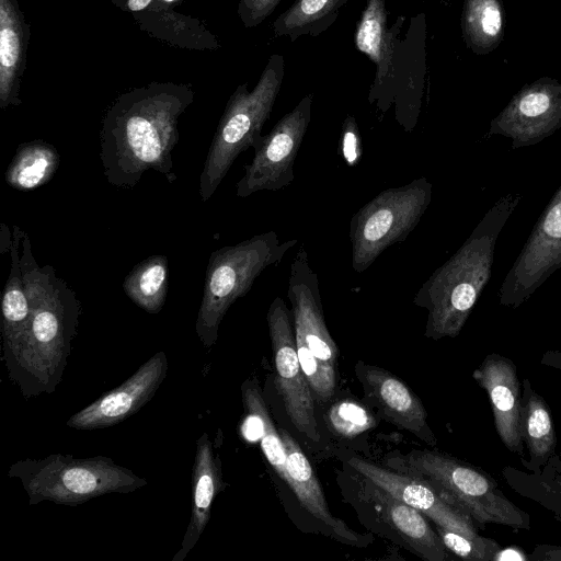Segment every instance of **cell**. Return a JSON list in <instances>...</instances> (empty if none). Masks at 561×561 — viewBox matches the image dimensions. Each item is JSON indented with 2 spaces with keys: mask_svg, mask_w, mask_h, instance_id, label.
I'll return each mask as SVG.
<instances>
[{
  "mask_svg": "<svg viewBox=\"0 0 561 561\" xmlns=\"http://www.w3.org/2000/svg\"><path fill=\"white\" fill-rule=\"evenodd\" d=\"M463 39L477 55L492 53L504 35L501 0H466L461 15Z\"/></svg>",
  "mask_w": 561,
  "mask_h": 561,
  "instance_id": "25",
  "label": "cell"
},
{
  "mask_svg": "<svg viewBox=\"0 0 561 561\" xmlns=\"http://www.w3.org/2000/svg\"><path fill=\"white\" fill-rule=\"evenodd\" d=\"M389 466L428 483L442 497L480 524L528 528V515L506 499L484 472L448 455L412 450Z\"/></svg>",
  "mask_w": 561,
  "mask_h": 561,
  "instance_id": "6",
  "label": "cell"
},
{
  "mask_svg": "<svg viewBox=\"0 0 561 561\" xmlns=\"http://www.w3.org/2000/svg\"><path fill=\"white\" fill-rule=\"evenodd\" d=\"M280 0H241L239 14L247 26L262 22Z\"/></svg>",
  "mask_w": 561,
  "mask_h": 561,
  "instance_id": "34",
  "label": "cell"
},
{
  "mask_svg": "<svg viewBox=\"0 0 561 561\" xmlns=\"http://www.w3.org/2000/svg\"><path fill=\"white\" fill-rule=\"evenodd\" d=\"M346 0H298L277 21L275 32L278 35H295L308 26L329 16Z\"/></svg>",
  "mask_w": 561,
  "mask_h": 561,
  "instance_id": "31",
  "label": "cell"
},
{
  "mask_svg": "<svg viewBox=\"0 0 561 561\" xmlns=\"http://www.w3.org/2000/svg\"><path fill=\"white\" fill-rule=\"evenodd\" d=\"M536 560L561 561V546H539L533 553Z\"/></svg>",
  "mask_w": 561,
  "mask_h": 561,
  "instance_id": "35",
  "label": "cell"
},
{
  "mask_svg": "<svg viewBox=\"0 0 561 561\" xmlns=\"http://www.w3.org/2000/svg\"><path fill=\"white\" fill-rule=\"evenodd\" d=\"M284 77V61L273 55L252 91L239 85L219 121L199 176V196L207 202L237 157L252 147L270 118Z\"/></svg>",
  "mask_w": 561,
  "mask_h": 561,
  "instance_id": "7",
  "label": "cell"
},
{
  "mask_svg": "<svg viewBox=\"0 0 561 561\" xmlns=\"http://www.w3.org/2000/svg\"><path fill=\"white\" fill-rule=\"evenodd\" d=\"M28 32L15 0H0V108L19 105Z\"/></svg>",
  "mask_w": 561,
  "mask_h": 561,
  "instance_id": "22",
  "label": "cell"
},
{
  "mask_svg": "<svg viewBox=\"0 0 561 561\" xmlns=\"http://www.w3.org/2000/svg\"><path fill=\"white\" fill-rule=\"evenodd\" d=\"M435 528L446 549L461 559L490 561L500 550L496 541L479 535L470 537L438 525Z\"/></svg>",
  "mask_w": 561,
  "mask_h": 561,
  "instance_id": "32",
  "label": "cell"
},
{
  "mask_svg": "<svg viewBox=\"0 0 561 561\" xmlns=\"http://www.w3.org/2000/svg\"><path fill=\"white\" fill-rule=\"evenodd\" d=\"M287 297L291 305L298 358L314 400L327 402L336 387L339 347L324 320L318 274L302 244L290 264Z\"/></svg>",
  "mask_w": 561,
  "mask_h": 561,
  "instance_id": "8",
  "label": "cell"
},
{
  "mask_svg": "<svg viewBox=\"0 0 561 561\" xmlns=\"http://www.w3.org/2000/svg\"><path fill=\"white\" fill-rule=\"evenodd\" d=\"M342 151L350 165L357 164L362 151L358 127L353 116H347L342 126Z\"/></svg>",
  "mask_w": 561,
  "mask_h": 561,
  "instance_id": "33",
  "label": "cell"
},
{
  "mask_svg": "<svg viewBox=\"0 0 561 561\" xmlns=\"http://www.w3.org/2000/svg\"><path fill=\"white\" fill-rule=\"evenodd\" d=\"M297 242H282L271 230L211 252L195 324L205 347L217 342L220 323L231 305L250 291L264 270L279 264Z\"/></svg>",
  "mask_w": 561,
  "mask_h": 561,
  "instance_id": "5",
  "label": "cell"
},
{
  "mask_svg": "<svg viewBox=\"0 0 561 561\" xmlns=\"http://www.w3.org/2000/svg\"><path fill=\"white\" fill-rule=\"evenodd\" d=\"M561 268V186L534 226L499 290L502 306L517 308Z\"/></svg>",
  "mask_w": 561,
  "mask_h": 561,
  "instance_id": "11",
  "label": "cell"
},
{
  "mask_svg": "<svg viewBox=\"0 0 561 561\" xmlns=\"http://www.w3.org/2000/svg\"><path fill=\"white\" fill-rule=\"evenodd\" d=\"M329 428L344 438L356 437L376 425L374 414L362 403L342 399L333 403L325 414Z\"/></svg>",
  "mask_w": 561,
  "mask_h": 561,
  "instance_id": "30",
  "label": "cell"
},
{
  "mask_svg": "<svg viewBox=\"0 0 561 561\" xmlns=\"http://www.w3.org/2000/svg\"><path fill=\"white\" fill-rule=\"evenodd\" d=\"M368 483V500L374 501L382 519L414 553L428 561H444L448 558L440 537L430 526L423 513L378 485Z\"/></svg>",
  "mask_w": 561,
  "mask_h": 561,
  "instance_id": "19",
  "label": "cell"
},
{
  "mask_svg": "<svg viewBox=\"0 0 561 561\" xmlns=\"http://www.w3.org/2000/svg\"><path fill=\"white\" fill-rule=\"evenodd\" d=\"M561 128V81L541 77L524 84L491 121L486 136H503L512 149L530 147Z\"/></svg>",
  "mask_w": 561,
  "mask_h": 561,
  "instance_id": "13",
  "label": "cell"
},
{
  "mask_svg": "<svg viewBox=\"0 0 561 561\" xmlns=\"http://www.w3.org/2000/svg\"><path fill=\"white\" fill-rule=\"evenodd\" d=\"M159 1H161V2H163V3H165V4H168V3H174V2H178V1H180V0H159Z\"/></svg>",
  "mask_w": 561,
  "mask_h": 561,
  "instance_id": "38",
  "label": "cell"
},
{
  "mask_svg": "<svg viewBox=\"0 0 561 561\" xmlns=\"http://www.w3.org/2000/svg\"><path fill=\"white\" fill-rule=\"evenodd\" d=\"M291 317V310L283 298L275 297L266 316L275 379L293 425L307 438L318 442L320 434L314 414V397L298 358Z\"/></svg>",
  "mask_w": 561,
  "mask_h": 561,
  "instance_id": "12",
  "label": "cell"
},
{
  "mask_svg": "<svg viewBox=\"0 0 561 561\" xmlns=\"http://www.w3.org/2000/svg\"><path fill=\"white\" fill-rule=\"evenodd\" d=\"M426 178L389 187L363 205L350 222L352 267L365 272L389 247L402 242L417 226L432 202Z\"/></svg>",
  "mask_w": 561,
  "mask_h": 561,
  "instance_id": "9",
  "label": "cell"
},
{
  "mask_svg": "<svg viewBox=\"0 0 561 561\" xmlns=\"http://www.w3.org/2000/svg\"><path fill=\"white\" fill-rule=\"evenodd\" d=\"M311 107L312 94H308L267 135L254 140L253 159L244 165V174L236 185L238 197L279 191L294 181L295 160L311 122Z\"/></svg>",
  "mask_w": 561,
  "mask_h": 561,
  "instance_id": "10",
  "label": "cell"
},
{
  "mask_svg": "<svg viewBox=\"0 0 561 561\" xmlns=\"http://www.w3.org/2000/svg\"><path fill=\"white\" fill-rule=\"evenodd\" d=\"M242 402L248 415L254 421L260 432L262 451L276 471L286 482V449L280 432L271 419L262 391L254 379H248L241 387Z\"/></svg>",
  "mask_w": 561,
  "mask_h": 561,
  "instance_id": "28",
  "label": "cell"
},
{
  "mask_svg": "<svg viewBox=\"0 0 561 561\" xmlns=\"http://www.w3.org/2000/svg\"><path fill=\"white\" fill-rule=\"evenodd\" d=\"M168 279V257L151 255L127 274L123 289L138 307L149 313H158L165 302Z\"/></svg>",
  "mask_w": 561,
  "mask_h": 561,
  "instance_id": "27",
  "label": "cell"
},
{
  "mask_svg": "<svg viewBox=\"0 0 561 561\" xmlns=\"http://www.w3.org/2000/svg\"><path fill=\"white\" fill-rule=\"evenodd\" d=\"M23 232L19 226H13L12 241L9 249L10 271L1 301V336L5 365H9L18 355L24 342L31 318L30 299L21 268Z\"/></svg>",
  "mask_w": 561,
  "mask_h": 561,
  "instance_id": "21",
  "label": "cell"
},
{
  "mask_svg": "<svg viewBox=\"0 0 561 561\" xmlns=\"http://www.w3.org/2000/svg\"><path fill=\"white\" fill-rule=\"evenodd\" d=\"M520 199L517 192L500 197L462 245L422 284L413 304L427 311L426 337L460 333L491 278L497 238Z\"/></svg>",
  "mask_w": 561,
  "mask_h": 561,
  "instance_id": "3",
  "label": "cell"
},
{
  "mask_svg": "<svg viewBox=\"0 0 561 561\" xmlns=\"http://www.w3.org/2000/svg\"><path fill=\"white\" fill-rule=\"evenodd\" d=\"M355 45L377 66L376 83L389 78L393 55L392 36L387 30L385 0H368L355 31Z\"/></svg>",
  "mask_w": 561,
  "mask_h": 561,
  "instance_id": "23",
  "label": "cell"
},
{
  "mask_svg": "<svg viewBox=\"0 0 561 561\" xmlns=\"http://www.w3.org/2000/svg\"><path fill=\"white\" fill-rule=\"evenodd\" d=\"M57 149L33 140L19 146L5 172V182L18 191H32L48 183L59 167Z\"/></svg>",
  "mask_w": 561,
  "mask_h": 561,
  "instance_id": "24",
  "label": "cell"
},
{
  "mask_svg": "<svg viewBox=\"0 0 561 561\" xmlns=\"http://www.w3.org/2000/svg\"><path fill=\"white\" fill-rule=\"evenodd\" d=\"M348 465L368 482L416 508L435 525L466 536H478L471 517L442 497L425 481L397 470L385 469L359 457L350 458Z\"/></svg>",
  "mask_w": 561,
  "mask_h": 561,
  "instance_id": "15",
  "label": "cell"
},
{
  "mask_svg": "<svg viewBox=\"0 0 561 561\" xmlns=\"http://www.w3.org/2000/svg\"><path fill=\"white\" fill-rule=\"evenodd\" d=\"M154 0H127V9L134 13L147 10Z\"/></svg>",
  "mask_w": 561,
  "mask_h": 561,
  "instance_id": "37",
  "label": "cell"
},
{
  "mask_svg": "<svg viewBox=\"0 0 561 561\" xmlns=\"http://www.w3.org/2000/svg\"><path fill=\"white\" fill-rule=\"evenodd\" d=\"M8 476L21 481L30 505L49 501L76 506L110 493H131L148 483L105 456L53 454L19 460L11 465Z\"/></svg>",
  "mask_w": 561,
  "mask_h": 561,
  "instance_id": "4",
  "label": "cell"
},
{
  "mask_svg": "<svg viewBox=\"0 0 561 561\" xmlns=\"http://www.w3.org/2000/svg\"><path fill=\"white\" fill-rule=\"evenodd\" d=\"M193 100L190 87L171 82H153L119 95L107 110L100 133L107 182L133 190L149 170L172 182L179 119Z\"/></svg>",
  "mask_w": 561,
  "mask_h": 561,
  "instance_id": "1",
  "label": "cell"
},
{
  "mask_svg": "<svg viewBox=\"0 0 561 561\" xmlns=\"http://www.w3.org/2000/svg\"><path fill=\"white\" fill-rule=\"evenodd\" d=\"M527 559H528V557L520 549L515 548V547L500 549L493 558L494 561H499V560L524 561Z\"/></svg>",
  "mask_w": 561,
  "mask_h": 561,
  "instance_id": "36",
  "label": "cell"
},
{
  "mask_svg": "<svg viewBox=\"0 0 561 561\" xmlns=\"http://www.w3.org/2000/svg\"><path fill=\"white\" fill-rule=\"evenodd\" d=\"M169 362L163 351L144 363L126 381L103 393L67 421V426L92 431L116 425L147 404L167 377Z\"/></svg>",
  "mask_w": 561,
  "mask_h": 561,
  "instance_id": "14",
  "label": "cell"
},
{
  "mask_svg": "<svg viewBox=\"0 0 561 561\" xmlns=\"http://www.w3.org/2000/svg\"><path fill=\"white\" fill-rule=\"evenodd\" d=\"M522 430L533 458H543L556 445L553 423L546 402L530 393L522 408Z\"/></svg>",
  "mask_w": 561,
  "mask_h": 561,
  "instance_id": "29",
  "label": "cell"
},
{
  "mask_svg": "<svg viewBox=\"0 0 561 561\" xmlns=\"http://www.w3.org/2000/svg\"><path fill=\"white\" fill-rule=\"evenodd\" d=\"M355 373L366 397L381 416L420 439L436 443L427 424V412L419 397L388 370L359 362Z\"/></svg>",
  "mask_w": 561,
  "mask_h": 561,
  "instance_id": "16",
  "label": "cell"
},
{
  "mask_svg": "<svg viewBox=\"0 0 561 561\" xmlns=\"http://www.w3.org/2000/svg\"><path fill=\"white\" fill-rule=\"evenodd\" d=\"M21 268L31 318L24 342L7 368L23 396L32 397L51 393L59 385L77 334L81 305L53 266L37 263L25 231Z\"/></svg>",
  "mask_w": 561,
  "mask_h": 561,
  "instance_id": "2",
  "label": "cell"
},
{
  "mask_svg": "<svg viewBox=\"0 0 561 561\" xmlns=\"http://www.w3.org/2000/svg\"><path fill=\"white\" fill-rule=\"evenodd\" d=\"M135 15L142 28L170 43L199 49L211 47L209 34L198 21L162 7L161 1L154 0Z\"/></svg>",
  "mask_w": 561,
  "mask_h": 561,
  "instance_id": "26",
  "label": "cell"
},
{
  "mask_svg": "<svg viewBox=\"0 0 561 561\" xmlns=\"http://www.w3.org/2000/svg\"><path fill=\"white\" fill-rule=\"evenodd\" d=\"M222 488L221 461L214 453L207 433L196 442L192 469V513L181 542L172 561H183L194 548L210 518L213 501Z\"/></svg>",
  "mask_w": 561,
  "mask_h": 561,
  "instance_id": "18",
  "label": "cell"
},
{
  "mask_svg": "<svg viewBox=\"0 0 561 561\" xmlns=\"http://www.w3.org/2000/svg\"><path fill=\"white\" fill-rule=\"evenodd\" d=\"M279 432L286 449V483L300 505L330 528L337 538L356 545L359 540L358 535L330 512L321 485L305 453L287 431L282 428Z\"/></svg>",
  "mask_w": 561,
  "mask_h": 561,
  "instance_id": "20",
  "label": "cell"
},
{
  "mask_svg": "<svg viewBox=\"0 0 561 561\" xmlns=\"http://www.w3.org/2000/svg\"><path fill=\"white\" fill-rule=\"evenodd\" d=\"M473 378L488 392L497 434L512 451H522V405L516 367L511 359L489 355Z\"/></svg>",
  "mask_w": 561,
  "mask_h": 561,
  "instance_id": "17",
  "label": "cell"
},
{
  "mask_svg": "<svg viewBox=\"0 0 561 561\" xmlns=\"http://www.w3.org/2000/svg\"><path fill=\"white\" fill-rule=\"evenodd\" d=\"M115 1H117V0H115Z\"/></svg>",
  "mask_w": 561,
  "mask_h": 561,
  "instance_id": "39",
  "label": "cell"
}]
</instances>
